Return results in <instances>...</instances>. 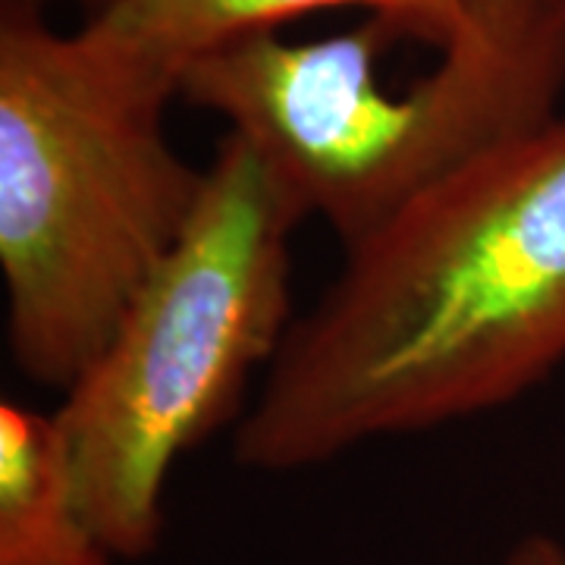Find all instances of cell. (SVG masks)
Returning <instances> with one entry per match:
<instances>
[{
  "mask_svg": "<svg viewBox=\"0 0 565 565\" xmlns=\"http://www.w3.org/2000/svg\"><path fill=\"white\" fill-rule=\"evenodd\" d=\"M565 362V110L408 204L296 318L236 462L299 471L515 403Z\"/></svg>",
  "mask_w": 565,
  "mask_h": 565,
  "instance_id": "obj_1",
  "label": "cell"
},
{
  "mask_svg": "<svg viewBox=\"0 0 565 565\" xmlns=\"http://www.w3.org/2000/svg\"><path fill=\"white\" fill-rule=\"evenodd\" d=\"M177 98L170 66L98 22L0 10V270L29 381H79L202 202L207 170L167 136Z\"/></svg>",
  "mask_w": 565,
  "mask_h": 565,
  "instance_id": "obj_2",
  "label": "cell"
},
{
  "mask_svg": "<svg viewBox=\"0 0 565 565\" xmlns=\"http://www.w3.org/2000/svg\"><path fill=\"white\" fill-rule=\"evenodd\" d=\"M399 41L403 29L374 13L323 39L243 32L185 63L180 102L217 114L299 214L327 223L349 252L556 117L565 92V3L456 39L393 88L381 57Z\"/></svg>",
  "mask_w": 565,
  "mask_h": 565,
  "instance_id": "obj_3",
  "label": "cell"
},
{
  "mask_svg": "<svg viewBox=\"0 0 565 565\" xmlns=\"http://www.w3.org/2000/svg\"><path fill=\"white\" fill-rule=\"evenodd\" d=\"M204 170L180 243L54 412L82 512L117 559L158 546L177 462L239 415L296 321L299 207L236 132Z\"/></svg>",
  "mask_w": 565,
  "mask_h": 565,
  "instance_id": "obj_4",
  "label": "cell"
},
{
  "mask_svg": "<svg viewBox=\"0 0 565 565\" xmlns=\"http://www.w3.org/2000/svg\"><path fill=\"white\" fill-rule=\"evenodd\" d=\"M82 20L98 22L132 41L145 54L182 76L185 63L221 41L286 29L292 20L321 10L355 7L386 17L408 41L440 51L456 39L490 25L522 20L565 0H79Z\"/></svg>",
  "mask_w": 565,
  "mask_h": 565,
  "instance_id": "obj_5",
  "label": "cell"
},
{
  "mask_svg": "<svg viewBox=\"0 0 565 565\" xmlns=\"http://www.w3.org/2000/svg\"><path fill=\"white\" fill-rule=\"evenodd\" d=\"M82 512L57 415L0 403V565H114Z\"/></svg>",
  "mask_w": 565,
  "mask_h": 565,
  "instance_id": "obj_6",
  "label": "cell"
},
{
  "mask_svg": "<svg viewBox=\"0 0 565 565\" xmlns=\"http://www.w3.org/2000/svg\"><path fill=\"white\" fill-rule=\"evenodd\" d=\"M509 565H565V553L544 537H531V541L512 550Z\"/></svg>",
  "mask_w": 565,
  "mask_h": 565,
  "instance_id": "obj_7",
  "label": "cell"
},
{
  "mask_svg": "<svg viewBox=\"0 0 565 565\" xmlns=\"http://www.w3.org/2000/svg\"><path fill=\"white\" fill-rule=\"evenodd\" d=\"M54 0H0V10H10V7H20V10H41L47 13Z\"/></svg>",
  "mask_w": 565,
  "mask_h": 565,
  "instance_id": "obj_8",
  "label": "cell"
}]
</instances>
